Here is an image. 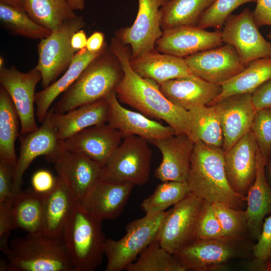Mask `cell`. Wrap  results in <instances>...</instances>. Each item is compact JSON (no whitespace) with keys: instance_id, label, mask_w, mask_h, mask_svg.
<instances>
[{"instance_id":"56","label":"cell","mask_w":271,"mask_h":271,"mask_svg":"<svg viewBox=\"0 0 271 271\" xmlns=\"http://www.w3.org/2000/svg\"><path fill=\"white\" fill-rule=\"evenodd\" d=\"M266 271H271V259L267 260L265 261Z\"/></svg>"},{"instance_id":"34","label":"cell","mask_w":271,"mask_h":271,"mask_svg":"<svg viewBox=\"0 0 271 271\" xmlns=\"http://www.w3.org/2000/svg\"><path fill=\"white\" fill-rule=\"evenodd\" d=\"M215 0H169L162 8L163 31L181 26H196L203 13Z\"/></svg>"},{"instance_id":"10","label":"cell","mask_w":271,"mask_h":271,"mask_svg":"<svg viewBox=\"0 0 271 271\" xmlns=\"http://www.w3.org/2000/svg\"><path fill=\"white\" fill-rule=\"evenodd\" d=\"M204 203L189 192L169 210L156 238L161 246L173 254L195 240Z\"/></svg>"},{"instance_id":"53","label":"cell","mask_w":271,"mask_h":271,"mask_svg":"<svg viewBox=\"0 0 271 271\" xmlns=\"http://www.w3.org/2000/svg\"><path fill=\"white\" fill-rule=\"evenodd\" d=\"M73 10L82 11L85 8L84 0H67Z\"/></svg>"},{"instance_id":"55","label":"cell","mask_w":271,"mask_h":271,"mask_svg":"<svg viewBox=\"0 0 271 271\" xmlns=\"http://www.w3.org/2000/svg\"><path fill=\"white\" fill-rule=\"evenodd\" d=\"M0 270L9 271V263L8 260L2 259L0 261Z\"/></svg>"},{"instance_id":"32","label":"cell","mask_w":271,"mask_h":271,"mask_svg":"<svg viewBox=\"0 0 271 271\" xmlns=\"http://www.w3.org/2000/svg\"><path fill=\"white\" fill-rule=\"evenodd\" d=\"M45 197L32 188L16 195L13 205L14 229L21 228L28 233H42Z\"/></svg>"},{"instance_id":"13","label":"cell","mask_w":271,"mask_h":271,"mask_svg":"<svg viewBox=\"0 0 271 271\" xmlns=\"http://www.w3.org/2000/svg\"><path fill=\"white\" fill-rule=\"evenodd\" d=\"M223 26V42L235 48L246 66L254 60L271 57V42L259 32L249 9L230 15Z\"/></svg>"},{"instance_id":"18","label":"cell","mask_w":271,"mask_h":271,"mask_svg":"<svg viewBox=\"0 0 271 271\" xmlns=\"http://www.w3.org/2000/svg\"><path fill=\"white\" fill-rule=\"evenodd\" d=\"M250 93L237 94L215 103L223 135L222 149L229 150L250 130L255 110Z\"/></svg>"},{"instance_id":"17","label":"cell","mask_w":271,"mask_h":271,"mask_svg":"<svg viewBox=\"0 0 271 271\" xmlns=\"http://www.w3.org/2000/svg\"><path fill=\"white\" fill-rule=\"evenodd\" d=\"M109 107L108 122L118 130L123 138L137 136L150 142L176 134L169 125H165L141 112L129 110L120 103L115 91L104 97Z\"/></svg>"},{"instance_id":"31","label":"cell","mask_w":271,"mask_h":271,"mask_svg":"<svg viewBox=\"0 0 271 271\" xmlns=\"http://www.w3.org/2000/svg\"><path fill=\"white\" fill-rule=\"evenodd\" d=\"M270 78L271 57L254 60L241 72L221 84V92L211 104L235 94L252 93Z\"/></svg>"},{"instance_id":"7","label":"cell","mask_w":271,"mask_h":271,"mask_svg":"<svg viewBox=\"0 0 271 271\" xmlns=\"http://www.w3.org/2000/svg\"><path fill=\"white\" fill-rule=\"evenodd\" d=\"M163 211L130 222L126 233L120 239H106L104 254L107 258L105 271H121L137 258L153 241L168 213Z\"/></svg>"},{"instance_id":"14","label":"cell","mask_w":271,"mask_h":271,"mask_svg":"<svg viewBox=\"0 0 271 271\" xmlns=\"http://www.w3.org/2000/svg\"><path fill=\"white\" fill-rule=\"evenodd\" d=\"M20 148L15 168L14 192H21L25 172L38 157L43 156L49 162L54 163L65 149L57 131L45 117L42 125L35 131L20 135Z\"/></svg>"},{"instance_id":"3","label":"cell","mask_w":271,"mask_h":271,"mask_svg":"<svg viewBox=\"0 0 271 271\" xmlns=\"http://www.w3.org/2000/svg\"><path fill=\"white\" fill-rule=\"evenodd\" d=\"M123 76L120 63L107 45L78 78L62 94L53 110L65 113L85 104L104 98L115 91Z\"/></svg>"},{"instance_id":"4","label":"cell","mask_w":271,"mask_h":271,"mask_svg":"<svg viewBox=\"0 0 271 271\" xmlns=\"http://www.w3.org/2000/svg\"><path fill=\"white\" fill-rule=\"evenodd\" d=\"M102 221L75 202L62 235L74 271H93L102 263L106 239Z\"/></svg>"},{"instance_id":"24","label":"cell","mask_w":271,"mask_h":271,"mask_svg":"<svg viewBox=\"0 0 271 271\" xmlns=\"http://www.w3.org/2000/svg\"><path fill=\"white\" fill-rule=\"evenodd\" d=\"M159 84L162 93L172 103L187 111L211 104L222 91L221 84L193 75Z\"/></svg>"},{"instance_id":"52","label":"cell","mask_w":271,"mask_h":271,"mask_svg":"<svg viewBox=\"0 0 271 271\" xmlns=\"http://www.w3.org/2000/svg\"><path fill=\"white\" fill-rule=\"evenodd\" d=\"M0 3L25 11L26 0H0Z\"/></svg>"},{"instance_id":"57","label":"cell","mask_w":271,"mask_h":271,"mask_svg":"<svg viewBox=\"0 0 271 271\" xmlns=\"http://www.w3.org/2000/svg\"><path fill=\"white\" fill-rule=\"evenodd\" d=\"M4 59L3 56L0 57V68L4 66Z\"/></svg>"},{"instance_id":"45","label":"cell","mask_w":271,"mask_h":271,"mask_svg":"<svg viewBox=\"0 0 271 271\" xmlns=\"http://www.w3.org/2000/svg\"><path fill=\"white\" fill-rule=\"evenodd\" d=\"M57 177L47 170H39L34 173L31 179L32 189L36 193L47 196L54 189Z\"/></svg>"},{"instance_id":"1","label":"cell","mask_w":271,"mask_h":271,"mask_svg":"<svg viewBox=\"0 0 271 271\" xmlns=\"http://www.w3.org/2000/svg\"><path fill=\"white\" fill-rule=\"evenodd\" d=\"M127 46L116 37L111 40L109 46L123 71V78L115 89L118 100L149 118L164 120L176 134L185 133L191 138L188 111L171 102L156 81L142 77L133 70L129 63L130 50Z\"/></svg>"},{"instance_id":"50","label":"cell","mask_w":271,"mask_h":271,"mask_svg":"<svg viewBox=\"0 0 271 271\" xmlns=\"http://www.w3.org/2000/svg\"><path fill=\"white\" fill-rule=\"evenodd\" d=\"M87 38L83 30L80 29L74 33L71 38V46L77 52L86 47Z\"/></svg>"},{"instance_id":"19","label":"cell","mask_w":271,"mask_h":271,"mask_svg":"<svg viewBox=\"0 0 271 271\" xmlns=\"http://www.w3.org/2000/svg\"><path fill=\"white\" fill-rule=\"evenodd\" d=\"M162 155L155 176L163 182H186L195 142L187 134L180 133L149 142Z\"/></svg>"},{"instance_id":"39","label":"cell","mask_w":271,"mask_h":271,"mask_svg":"<svg viewBox=\"0 0 271 271\" xmlns=\"http://www.w3.org/2000/svg\"><path fill=\"white\" fill-rule=\"evenodd\" d=\"M213 204L225 237L250 238L245 209H235L219 202Z\"/></svg>"},{"instance_id":"20","label":"cell","mask_w":271,"mask_h":271,"mask_svg":"<svg viewBox=\"0 0 271 271\" xmlns=\"http://www.w3.org/2000/svg\"><path fill=\"white\" fill-rule=\"evenodd\" d=\"M134 186L127 182L101 178L80 202L102 221L113 220L123 212Z\"/></svg>"},{"instance_id":"48","label":"cell","mask_w":271,"mask_h":271,"mask_svg":"<svg viewBox=\"0 0 271 271\" xmlns=\"http://www.w3.org/2000/svg\"><path fill=\"white\" fill-rule=\"evenodd\" d=\"M252 15L257 27H271V0H257Z\"/></svg>"},{"instance_id":"25","label":"cell","mask_w":271,"mask_h":271,"mask_svg":"<svg viewBox=\"0 0 271 271\" xmlns=\"http://www.w3.org/2000/svg\"><path fill=\"white\" fill-rule=\"evenodd\" d=\"M109 107L103 98L84 104L65 113L49 110L46 118L56 128L58 139L62 141L91 126L108 122Z\"/></svg>"},{"instance_id":"22","label":"cell","mask_w":271,"mask_h":271,"mask_svg":"<svg viewBox=\"0 0 271 271\" xmlns=\"http://www.w3.org/2000/svg\"><path fill=\"white\" fill-rule=\"evenodd\" d=\"M54 164L77 201L102 176V166L81 152L65 149Z\"/></svg>"},{"instance_id":"46","label":"cell","mask_w":271,"mask_h":271,"mask_svg":"<svg viewBox=\"0 0 271 271\" xmlns=\"http://www.w3.org/2000/svg\"><path fill=\"white\" fill-rule=\"evenodd\" d=\"M15 168L0 162V203L16 196L14 192Z\"/></svg>"},{"instance_id":"2","label":"cell","mask_w":271,"mask_h":271,"mask_svg":"<svg viewBox=\"0 0 271 271\" xmlns=\"http://www.w3.org/2000/svg\"><path fill=\"white\" fill-rule=\"evenodd\" d=\"M190 192L205 201L244 210L245 197L231 187L225 172L221 148L195 142L187 179Z\"/></svg>"},{"instance_id":"40","label":"cell","mask_w":271,"mask_h":271,"mask_svg":"<svg viewBox=\"0 0 271 271\" xmlns=\"http://www.w3.org/2000/svg\"><path fill=\"white\" fill-rule=\"evenodd\" d=\"M257 0H215L201 16L196 26L220 30L231 13L243 4Z\"/></svg>"},{"instance_id":"38","label":"cell","mask_w":271,"mask_h":271,"mask_svg":"<svg viewBox=\"0 0 271 271\" xmlns=\"http://www.w3.org/2000/svg\"><path fill=\"white\" fill-rule=\"evenodd\" d=\"M189 192L187 182H163L152 195L143 200L141 208L146 215H155L174 206Z\"/></svg>"},{"instance_id":"23","label":"cell","mask_w":271,"mask_h":271,"mask_svg":"<svg viewBox=\"0 0 271 271\" xmlns=\"http://www.w3.org/2000/svg\"><path fill=\"white\" fill-rule=\"evenodd\" d=\"M122 138L118 130L106 123L84 129L63 142L65 149L84 153L103 167Z\"/></svg>"},{"instance_id":"29","label":"cell","mask_w":271,"mask_h":271,"mask_svg":"<svg viewBox=\"0 0 271 271\" xmlns=\"http://www.w3.org/2000/svg\"><path fill=\"white\" fill-rule=\"evenodd\" d=\"M76 201L66 184L57 176L55 187L45 197L42 233L62 238L65 226Z\"/></svg>"},{"instance_id":"28","label":"cell","mask_w":271,"mask_h":271,"mask_svg":"<svg viewBox=\"0 0 271 271\" xmlns=\"http://www.w3.org/2000/svg\"><path fill=\"white\" fill-rule=\"evenodd\" d=\"M107 45L106 44L104 47L98 52H90L86 48L78 51L69 67L59 78L47 88L36 92L35 115L39 121H43L56 98L74 83L85 68L103 52Z\"/></svg>"},{"instance_id":"12","label":"cell","mask_w":271,"mask_h":271,"mask_svg":"<svg viewBox=\"0 0 271 271\" xmlns=\"http://www.w3.org/2000/svg\"><path fill=\"white\" fill-rule=\"evenodd\" d=\"M42 80L40 72L35 67L28 72L19 71L15 66L0 68V83L10 96L20 119V135L36 130L34 103L35 89Z\"/></svg>"},{"instance_id":"47","label":"cell","mask_w":271,"mask_h":271,"mask_svg":"<svg viewBox=\"0 0 271 271\" xmlns=\"http://www.w3.org/2000/svg\"><path fill=\"white\" fill-rule=\"evenodd\" d=\"M251 99L255 111L271 108V78L254 90L251 94Z\"/></svg>"},{"instance_id":"8","label":"cell","mask_w":271,"mask_h":271,"mask_svg":"<svg viewBox=\"0 0 271 271\" xmlns=\"http://www.w3.org/2000/svg\"><path fill=\"white\" fill-rule=\"evenodd\" d=\"M86 25L82 16L66 21L52 31L38 44V61L35 68L42 76V89L47 88L63 74L70 65L77 52L71 46L75 32Z\"/></svg>"},{"instance_id":"36","label":"cell","mask_w":271,"mask_h":271,"mask_svg":"<svg viewBox=\"0 0 271 271\" xmlns=\"http://www.w3.org/2000/svg\"><path fill=\"white\" fill-rule=\"evenodd\" d=\"M0 21L2 26L10 34L29 39L42 40L52 31L34 21L26 11L0 3Z\"/></svg>"},{"instance_id":"35","label":"cell","mask_w":271,"mask_h":271,"mask_svg":"<svg viewBox=\"0 0 271 271\" xmlns=\"http://www.w3.org/2000/svg\"><path fill=\"white\" fill-rule=\"evenodd\" d=\"M25 11L36 23L51 31L78 16L67 0H26Z\"/></svg>"},{"instance_id":"16","label":"cell","mask_w":271,"mask_h":271,"mask_svg":"<svg viewBox=\"0 0 271 271\" xmlns=\"http://www.w3.org/2000/svg\"><path fill=\"white\" fill-rule=\"evenodd\" d=\"M222 31L209 32L197 26H181L163 31L157 41L159 52L184 58L223 44Z\"/></svg>"},{"instance_id":"21","label":"cell","mask_w":271,"mask_h":271,"mask_svg":"<svg viewBox=\"0 0 271 271\" xmlns=\"http://www.w3.org/2000/svg\"><path fill=\"white\" fill-rule=\"evenodd\" d=\"M258 146L250 131L224 152L225 169L232 189L244 197L256 174Z\"/></svg>"},{"instance_id":"42","label":"cell","mask_w":271,"mask_h":271,"mask_svg":"<svg viewBox=\"0 0 271 271\" xmlns=\"http://www.w3.org/2000/svg\"><path fill=\"white\" fill-rule=\"evenodd\" d=\"M223 237L225 236L216 216L213 204L205 201L199 220L197 239H212Z\"/></svg>"},{"instance_id":"58","label":"cell","mask_w":271,"mask_h":271,"mask_svg":"<svg viewBox=\"0 0 271 271\" xmlns=\"http://www.w3.org/2000/svg\"><path fill=\"white\" fill-rule=\"evenodd\" d=\"M267 38L269 39L270 42H271V30L267 35Z\"/></svg>"},{"instance_id":"41","label":"cell","mask_w":271,"mask_h":271,"mask_svg":"<svg viewBox=\"0 0 271 271\" xmlns=\"http://www.w3.org/2000/svg\"><path fill=\"white\" fill-rule=\"evenodd\" d=\"M250 131L259 152L267 162L271 155V108L255 112Z\"/></svg>"},{"instance_id":"44","label":"cell","mask_w":271,"mask_h":271,"mask_svg":"<svg viewBox=\"0 0 271 271\" xmlns=\"http://www.w3.org/2000/svg\"><path fill=\"white\" fill-rule=\"evenodd\" d=\"M253 256L264 261L271 259V216L265 218L260 234L252 247Z\"/></svg>"},{"instance_id":"51","label":"cell","mask_w":271,"mask_h":271,"mask_svg":"<svg viewBox=\"0 0 271 271\" xmlns=\"http://www.w3.org/2000/svg\"><path fill=\"white\" fill-rule=\"evenodd\" d=\"M245 268L251 271H266L265 261L258 258L253 257L247 259Z\"/></svg>"},{"instance_id":"11","label":"cell","mask_w":271,"mask_h":271,"mask_svg":"<svg viewBox=\"0 0 271 271\" xmlns=\"http://www.w3.org/2000/svg\"><path fill=\"white\" fill-rule=\"evenodd\" d=\"M169 1L138 0V13L133 24L115 33V37L130 47V59L156 50V43L163 32L162 8Z\"/></svg>"},{"instance_id":"15","label":"cell","mask_w":271,"mask_h":271,"mask_svg":"<svg viewBox=\"0 0 271 271\" xmlns=\"http://www.w3.org/2000/svg\"><path fill=\"white\" fill-rule=\"evenodd\" d=\"M192 73L208 82L221 84L246 66L235 48L225 44L185 58Z\"/></svg>"},{"instance_id":"5","label":"cell","mask_w":271,"mask_h":271,"mask_svg":"<svg viewBox=\"0 0 271 271\" xmlns=\"http://www.w3.org/2000/svg\"><path fill=\"white\" fill-rule=\"evenodd\" d=\"M9 245V271H74L61 237L28 233Z\"/></svg>"},{"instance_id":"33","label":"cell","mask_w":271,"mask_h":271,"mask_svg":"<svg viewBox=\"0 0 271 271\" xmlns=\"http://www.w3.org/2000/svg\"><path fill=\"white\" fill-rule=\"evenodd\" d=\"M191 138L195 142L222 148L223 135L218 114L214 104L199 106L188 111Z\"/></svg>"},{"instance_id":"6","label":"cell","mask_w":271,"mask_h":271,"mask_svg":"<svg viewBox=\"0 0 271 271\" xmlns=\"http://www.w3.org/2000/svg\"><path fill=\"white\" fill-rule=\"evenodd\" d=\"M252 241L249 238L226 237L196 239L173 255L186 270H217L231 259H248L254 257Z\"/></svg>"},{"instance_id":"43","label":"cell","mask_w":271,"mask_h":271,"mask_svg":"<svg viewBox=\"0 0 271 271\" xmlns=\"http://www.w3.org/2000/svg\"><path fill=\"white\" fill-rule=\"evenodd\" d=\"M14 197L0 203V249L7 255L10 250L8 239L12 230L14 229L13 205Z\"/></svg>"},{"instance_id":"30","label":"cell","mask_w":271,"mask_h":271,"mask_svg":"<svg viewBox=\"0 0 271 271\" xmlns=\"http://www.w3.org/2000/svg\"><path fill=\"white\" fill-rule=\"evenodd\" d=\"M20 119L15 105L7 91L0 87V162L17 166L18 157L15 141L19 137Z\"/></svg>"},{"instance_id":"27","label":"cell","mask_w":271,"mask_h":271,"mask_svg":"<svg viewBox=\"0 0 271 271\" xmlns=\"http://www.w3.org/2000/svg\"><path fill=\"white\" fill-rule=\"evenodd\" d=\"M129 63L139 76L152 79L158 84L194 75L185 58L162 53L156 49L136 59H130Z\"/></svg>"},{"instance_id":"9","label":"cell","mask_w":271,"mask_h":271,"mask_svg":"<svg viewBox=\"0 0 271 271\" xmlns=\"http://www.w3.org/2000/svg\"><path fill=\"white\" fill-rule=\"evenodd\" d=\"M123 139L103 166L101 178L144 185L149 179L152 157L148 142L137 136Z\"/></svg>"},{"instance_id":"26","label":"cell","mask_w":271,"mask_h":271,"mask_svg":"<svg viewBox=\"0 0 271 271\" xmlns=\"http://www.w3.org/2000/svg\"><path fill=\"white\" fill-rule=\"evenodd\" d=\"M267 161L258 150L254 180L245 196L244 210L247 218L249 236L257 240L266 215L271 213V186L265 176Z\"/></svg>"},{"instance_id":"54","label":"cell","mask_w":271,"mask_h":271,"mask_svg":"<svg viewBox=\"0 0 271 271\" xmlns=\"http://www.w3.org/2000/svg\"><path fill=\"white\" fill-rule=\"evenodd\" d=\"M265 168L266 171L265 170V172L266 178L269 184L271 186V155L265 166Z\"/></svg>"},{"instance_id":"37","label":"cell","mask_w":271,"mask_h":271,"mask_svg":"<svg viewBox=\"0 0 271 271\" xmlns=\"http://www.w3.org/2000/svg\"><path fill=\"white\" fill-rule=\"evenodd\" d=\"M127 271H186L185 267L156 238L129 264Z\"/></svg>"},{"instance_id":"49","label":"cell","mask_w":271,"mask_h":271,"mask_svg":"<svg viewBox=\"0 0 271 271\" xmlns=\"http://www.w3.org/2000/svg\"><path fill=\"white\" fill-rule=\"evenodd\" d=\"M106 44L104 34L95 31L87 38L86 48L90 52H98L101 50Z\"/></svg>"}]
</instances>
